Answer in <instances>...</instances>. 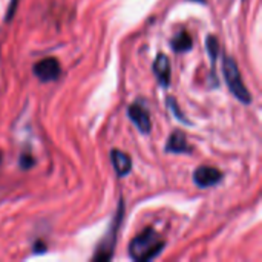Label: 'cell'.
Segmentation results:
<instances>
[{
  "label": "cell",
  "instance_id": "15",
  "mask_svg": "<svg viewBox=\"0 0 262 262\" xmlns=\"http://www.w3.org/2000/svg\"><path fill=\"white\" fill-rule=\"evenodd\" d=\"M32 250H34V252H32L34 255H40V253H45V252H46V246H45L41 241H38V243L34 244Z\"/></svg>",
  "mask_w": 262,
  "mask_h": 262
},
{
  "label": "cell",
  "instance_id": "9",
  "mask_svg": "<svg viewBox=\"0 0 262 262\" xmlns=\"http://www.w3.org/2000/svg\"><path fill=\"white\" fill-rule=\"evenodd\" d=\"M111 161H112L114 170L117 172V175L120 178L127 177L130 173V170H132V158L127 154H124V152H121L118 149H114V150H111Z\"/></svg>",
  "mask_w": 262,
  "mask_h": 262
},
{
  "label": "cell",
  "instance_id": "16",
  "mask_svg": "<svg viewBox=\"0 0 262 262\" xmlns=\"http://www.w3.org/2000/svg\"><path fill=\"white\" fill-rule=\"evenodd\" d=\"M2 160H3V155H2V152H0V163H2Z\"/></svg>",
  "mask_w": 262,
  "mask_h": 262
},
{
  "label": "cell",
  "instance_id": "1",
  "mask_svg": "<svg viewBox=\"0 0 262 262\" xmlns=\"http://www.w3.org/2000/svg\"><path fill=\"white\" fill-rule=\"evenodd\" d=\"M166 247V241L161 235L152 229H144L140 235H137L129 244V256L137 262H147L158 258Z\"/></svg>",
  "mask_w": 262,
  "mask_h": 262
},
{
  "label": "cell",
  "instance_id": "14",
  "mask_svg": "<svg viewBox=\"0 0 262 262\" xmlns=\"http://www.w3.org/2000/svg\"><path fill=\"white\" fill-rule=\"evenodd\" d=\"M17 6H18V0H11L9 2V6H8L6 14H5V20L6 21H11L12 20V17H14V14L17 11Z\"/></svg>",
  "mask_w": 262,
  "mask_h": 262
},
{
  "label": "cell",
  "instance_id": "3",
  "mask_svg": "<svg viewBox=\"0 0 262 262\" xmlns=\"http://www.w3.org/2000/svg\"><path fill=\"white\" fill-rule=\"evenodd\" d=\"M223 72H224L226 83H227L230 92L233 94V97L238 98L243 104H250L253 98H252L250 92L247 91L244 81H243L238 63L235 61L233 57L224 55V58H223Z\"/></svg>",
  "mask_w": 262,
  "mask_h": 262
},
{
  "label": "cell",
  "instance_id": "10",
  "mask_svg": "<svg viewBox=\"0 0 262 262\" xmlns=\"http://www.w3.org/2000/svg\"><path fill=\"white\" fill-rule=\"evenodd\" d=\"M170 48L173 52L177 54H183V52H189L192 48H193V41H192V37L187 31H180L170 41Z\"/></svg>",
  "mask_w": 262,
  "mask_h": 262
},
{
  "label": "cell",
  "instance_id": "4",
  "mask_svg": "<svg viewBox=\"0 0 262 262\" xmlns=\"http://www.w3.org/2000/svg\"><path fill=\"white\" fill-rule=\"evenodd\" d=\"M127 117L137 126L140 134H143V135H149L150 134V130H152L150 112H149L147 106L144 104V101L137 100L135 103H132L127 107Z\"/></svg>",
  "mask_w": 262,
  "mask_h": 262
},
{
  "label": "cell",
  "instance_id": "11",
  "mask_svg": "<svg viewBox=\"0 0 262 262\" xmlns=\"http://www.w3.org/2000/svg\"><path fill=\"white\" fill-rule=\"evenodd\" d=\"M206 48L210 57V63H212V69H213V77H215V64H216V58L220 54V43L218 38L215 35H207L206 38Z\"/></svg>",
  "mask_w": 262,
  "mask_h": 262
},
{
  "label": "cell",
  "instance_id": "12",
  "mask_svg": "<svg viewBox=\"0 0 262 262\" xmlns=\"http://www.w3.org/2000/svg\"><path fill=\"white\" fill-rule=\"evenodd\" d=\"M166 101H167V106L170 107V111L173 112L175 118H178V121H180V123H183V124L189 126V124H190V121L184 118V114L181 112V109H180V106H178L177 100H175L173 97H167V98H166Z\"/></svg>",
  "mask_w": 262,
  "mask_h": 262
},
{
  "label": "cell",
  "instance_id": "5",
  "mask_svg": "<svg viewBox=\"0 0 262 262\" xmlns=\"http://www.w3.org/2000/svg\"><path fill=\"white\" fill-rule=\"evenodd\" d=\"M32 72L41 83H49V81H55L60 77L61 68L57 58L48 57V58L37 61L32 68Z\"/></svg>",
  "mask_w": 262,
  "mask_h": 262
},
{
  "label": "cell",
  "instance_id": "7",
  "mask_svg": "<svg viewBox=\"0 0 262 262\" xmlns=\"http://www.w3.org/2000/svg\"><path fill=\"white\" fill-rule=\"evenodd\" d=\"M152 69H154V74H155L160 86L169 88V84H170V61H169V57L164 55V54H158L157 58L154 60Z\"/></svg>",
  "mask_w": 262,
  "mask_h": 262
},
{
  "label": "cell",
  "instance_id": "13",
  "mask_svg": "<svg viewBox=\"0 0 262 262\" xmlns=\"http://www.w3.org/2000/svg\"><path fill=\"white\" fill-rule=\"evenodd\" d=\"M34 163H35L34 158H32L29 154H21V155H20V167H21V169H25V170H26V169H31V167L34 166Z\"/></svg>",
  "mask_w": 262,
  "mask_h": 262
},
{
  "label": "cell",
  "instance_id": "6",
  "mask_svg": "<svg viewBox=\"0 0 262 262\" xmlns=\"http://www.w3.org/2000/svg\"><path fill=\"white\" fill-rule=\"evenodd\" d=\"M223 180H224L223 172L212 166H200L193 172V183L200 189L218 186Z\"/></svg>",
  "mask_w": 262,
  "mask_h": 262
},
{
  "label": "cell",
  "instance_id": "8",
  "mask_svg": "<svg viewBox=\"0 0 262 262\" xmlns=\"http://www.w3.org/2000/svg\"><path fill=\"white\" fill-rule=\"evenodd\" d=\"M166 154H192V147L187 143L186 134L183 130H175L169 137L166 146H164Z\"/></svg>",
  "mask_w": 262,
  "mask_h": 262
},
{
  "label": "cell",
  "instance_id": "2",
  "mask_svg": "<svg viewBox=\"0 0 262 262\" xmlns=\"http://www.w3.org/2000/svg\"><path fill=\"white\" fill-rule=\"evenodd\" d=\"M123 218H124V203H123V200H120L114 221H112L111 227L107 229V232L104 233V236L101 238V241H100V244H98V247L92 256V261L104 262L112 259L114 252H115V246H117V236H118V232L121 229Z\"/></svg>",
  "mask_w": 262,
  "mask_h": 262
}]
</instances>
